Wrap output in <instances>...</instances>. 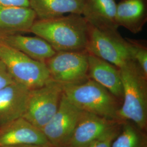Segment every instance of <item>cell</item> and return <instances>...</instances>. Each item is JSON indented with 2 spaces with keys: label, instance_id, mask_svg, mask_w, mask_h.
<instances>
[{
  "label": "cell",
  "instance_id": "cell-12",
  "mask_svg": "<svg viewBox=\"0 0 147 147\" xmlns=\"http://www.w3.org/2000/svg\"><path fill=\"white\" fill-rule=\"evenodd\" d=\"M116 0H84L82 16L88 24L101 31L118 33Z\"/></svg>",
  "mask_w": 147,
  "mask_h": 147
},
{
  "label": "cell",
  "instance_id": "cell-3",
  "mask_svg": "<svg viewBox=\"0 0 147 147\" xmlns=\"http://www.w3.org/2000/svg\"><path fill=\"white\" fill-rule=\"evenodd\" d=\"M63 86L66 98L80 110L111 121L119 119L118 99L92 79L80 84Z\"/></svg>",
  "mask_w": 147,
  "mask_h": 147
},
{
  "label": "cell",
  "instance_id": "cell-23",
  "mask_svg": "<svg viewBox=\"0 0 147 147\" xmlns=\"http://www.w3.org/2000/svg\"><path fill=\"white\" fill-rule=\"evenodd\" d=\"M0 147H51L36 144H22V145H16V146H3Z\"/></svg>",
  "mask_w": 147,
  "mask_h": 147
},
{
  "label": "cell",
  "instance_id": "cell-18",
  "mask_svg": "<svg viewBox=\"0 0 147 147\" xmlns=\"http://www.w3.org/2000/svg\"><path fill=\"white\" fill-rule=\"evenodd\" d=\"M145 140L141 132L127 123L113 140L112 147H145Z\"/></svg>",
  "mask_w": 147,
  "mask_h": 147
},
{
  "label": "cell",
  "instance_id": "cell-16",
  "mask_svg": "<svg viewBox=\"0 0 147 147\" xmlns=\"http://www.w3.org/2000/svg\"><path fill=\"white\" fill-rule=\"evenodd\" d=\"M36 18L30 7L0 5V33L30 32Z\"/></svg>",
  "mask_w": 147,
  "mask_h": 147
},
{
  "label": "cell",
  "instance_id": "cell-5",
  "mask_svg": "<svg viewBox=\"0 0 147 147\" xmlns=\"http://www.w3.org/2000/svg\"><path fill=\"white\" fill-rule=\"evenodd\" d=\"M63 86L51 80L42 87L30 90L23 117L41 130L58 110Z\"/></svg>",
  "mask_w": 147,
  "mask_h": 147
},
{
  "label": "cell",
  "instance_id": "cell-2",
  "mask_svg": "<svg viewBox=\"0 0 147 147\" xmlns=\"http://www.w3.org/2000/svg\"><path fill=\"white\" fill-rule=\"evenodd\" d=\"M119 70L123 104L118 110V118L132 121L140 129H144L147 123V76L133 59Z\"/></svg>",
  "mask_w": 147,
  "mask_h": 147
},
{
  "label": "cell",
  "instance_id": "cell-13",
  "mask_svg": "<svg viewBox=\"0 0 147 147\" xmlns=\"http://www.w3.org/2000/svg\"><path fill=\"white\" fill-rule=\"evenodd\" d=\"M112 121L94 114L82 111L66 146L87 147L114 125Z\"/></svg>",
  "mask_w": 147,
  "mask_h": 147
},
{
  "label": "cell",
  "instance_id": "cell-22",
  "mask_svg": "<svg viewBox=\"0 0 147 147\" xmlns=\"http://www.w3.org/2000/svg\"><path fill=\"white\" fill-rule=\"evenodd\" d=\"M0 5L9 7H30L29 0H0Z\"/></svg>",
  "mask_w": 147,
  "mask_h": 147
},
{
  "label": "cell",
  "instance_id": "cell-21",
  "mask_svg": "<svg viewBox=\"0 0 147 147\" xmlns=\"http://www.w3.org/2000/svg\"><path fill=\"white\" fill-rule=\"evenodd\" d=\"M15 82L5 64L0 60V89Z\"/></svg>",
  "mask_w": 147,
  "mask_h": 147
},
{
  "label": "cell",
  "instance_id": "cell-11",
  "mask_svg": "<svg viewBox=\"0 0 147 147\" xmlns=\"http://www.w3.org/2000/svg\"><path fill=\"white\" fill-rule=\"evenodd\" d=\"M0 45L10 47L38 61L45 62L56 51L42 38L21 33H0Z\"/></svg>",
  "mask_w": 147,
  "mask_h": 147
},
{
  "label": "cell",
  "instance_id": "cell-8",
  "mask_svg": "<svg viewBox=\"0 0 147 147\" xmlns=\"http://www.w3.org/2000/svg\"><path fill=\"white\" fill-rule=\"evenodd\" d=\"M82 112L69 101L63 93L56 113L41 129L51 147L67 146Z\"/></svg>",
  "mask_w": 147,
  "mask_h": 147
},
{
  "label": "cell",
  "instance_id": "cell-10",
  "mask_svg": "<svg viewBox=\"0 0 147 147\" xmlns=\"http://www.w3.org/2000/svg\"><path fill=\"white\" fill-rule=\"evenodd\" d=\"M30 92L16 82L0 89V128L23 116Z\"/></svg>",
  "mask_w": 147,
  "mask_h": 147
},
{
  "label": "cell",
  "instance_id": "cell-20",
  "mask_svg": "<svg viewBox=\"0 0 147 147\" xmlns=\"http://www.w3.org/2000/svg\"><path fill=\"white\" fill-rule=\"evenodd\" d=\"M118 133V129L113 125L107 131L92 142L87 147H112V142Z\"/></svg>",
  "mask_w": 147,
  "mask_h": 147
},
{
  "label": "cell",
  "instance_id": "cell-17",
  "mask_svg": "<svg viewBox=\"0 0 147 147\" xmlns=\"http://www.w3.org/2000/svg\"><path fill=\"white\" fill-rule=\"evenodd\" d=\"M84 0H29L38 20H47L65 14H82Z\"/></svg>",
  "mask_w": 147,
  "mask_h": 147
},
{
  "label": "cell",
  "instance_id": "cell-4",
  "mask_svg": "<svg viewBox=\"0 0 147 147\" xmlns=\"http://www.w3.org/2000/svg\"><path fill=\"white\" fill-rule=\"evenodd\" d=\"M0 60L15 82L30 90L41 87L52 80L45 62L10 47L0 45Z\"/></svg>",
  "mask_w": 147,
  "mask_h": 147
},
{
  "label": "cell",
  "instance_id": "cell-14",
  "mask_svg": "<svg viewBox=\"0 0 147 147\" xmlns=\"http://www.w3.org/2000/svg\"><path fill=\"white\" fill-rule=\"evenodd\" d=\"M88 63L89 79L105 87L118 100H122L123 86L119 68L89 53Z\"/></svg>",
  "mask_w": 147,
  "mask_h": 147
},
{
  "label": "cell",
  "instance_id": "cell-7",
  "mask_svg": "<svg viewBox=\"0 0 147 147\" xmlns=\"http://www.w3.org/2000/svg\"><path fill=\"white\" fill-rule=\"evenodd\" d=\"M89 54L101 58L120 68L132 59L125 38L120 33L101 31L89 24L86 48Z\"/></svg>",
  "mask_w": 147,
  "mask_h": 147
},
{
  "label": "cell",
  "instance_id": "cell-9",
  "mask_svg": "<svg viewBox=\"0 0 147 147\" xmlns=\"http://www.w3.org/2000/svg\"><path fill=\"white\" fill-rule=\"evenodd\" d=\"M22 144L52 147L41 130L20 117L0 128V147Z\"/></svg>",
  "mask_w": 147,
  "mask_h": 147
},
{
  "label": "cell",
  "instance_id": "cell-6",
  "mask_svg": "<svg viewBox=\"0 0 147 147\" xmlns=\"http://www.w3.org/2000/svg\"><path fill=\"white\" fill-rule=\"evenodd\" d=\"M86 50L58 51L45 62L53 80L62 85L80 84L89 79Z\"/></svg>",
  "mask_w": 147,
  "mask_h": 147
},
{
  "label": "cell",
  "instance_id": "cell-1",
  "mask_svg": "<svg viewBox=\"0 0 147 147\" xmlns=\"http://www.w3.org/2000/svg\"><path fill=\"white\" fill-rule=\"evenodd\" d=\"M89 24L84 16L69 14L58 18L36 20L30 32L47 41L56 51L86 50Z\"/></svg>",
  "mask_w": 147,
  "mask_h": 147
},
{
  "label": "cell",
  "instance_id": "cell-15",
  "mask_svg": "<svg viewBox=\"0 0 147 147\" xmlns=\"http://www.w3.org/2000/svg\"><path fill=\"white\" fill-rule=\"evenodd\" d=\"M116 21L133 34L142 31L147 21V0H121L117 3Z\"/></svg>",
  "mask_w": 147,
  "mask_h": 147
},
{
  "label": "cell",
  "instance_id": "cell-19",
  "mask_svg": "<svg viewBox=\"0 0 147 147\" xmlns=\"http://www.w3.org/2000/svg\"><path fill=\"white\" fill-rule=\"evenodd\" d=\"M132 59L140 67L147 76V45L145 40L125 38Z\"/></svg>",
  "mask_w": 147,
  "mask_h": 147
}]
</instances>
